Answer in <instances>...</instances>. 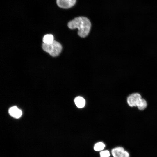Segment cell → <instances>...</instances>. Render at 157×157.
<instances>
[{
	"label": "cell",
	"instance_id": "obj_11",
	"mask_svg": "<svg viewBox=\"0 0 157 157\" xmlns=\"http://www.w3.org/2000/svg\"><path fill=\"white\" fill-rule=\"evenodd\" d=\"M100 154L101 157H109L110 155L109 152L108 150L101 151Z\"/></svg>",
	"mask_w": 157,
	"mask_h": 157
},
{
	"label": "cell",
	"instance_id": "obj_8",
	"mask_svg": "<svg viewBox=\"0 0 157 157\" xmlns=\"http://www.w3.org/2000/svg\"><path fill=\"white\" fill-rule=\"evenodd\" d=\"M54 37L51 34H47L45 35L43 39V43L48 44L54 41Z\"/></svg>",
	"mask_w": 157,
	"mask_h": 157
},
{
	"label": "cell",
	"instance_id": "obj_2",
	"mask_svg": "<svg viewBox=\"0 0 157 157\" xmlns=\"http://www.w3.org/2000/svg\"><path fill=\"white\" fill-rule=\"evenodd\" d=\"M42 47L44 51L53 57L58 56L60 53L62 48L61 44L55 40L49 44L43 43Z\"/></svg>",
	"mask_w": 157,
	"mask_h": 157
},
{
	"label": "cell",
	"instance_id": "obj_6",
	"mask_svg": "<svg viewBox=\"0 0 157 157\" xmlns=\"http://www.w3.org/2000/svg\"><path fill=\"white\" fill-rule=\"evenodd\" d=\"M9 114L14 118L18 119L20 118L22 114V110L16 106H13L9 109Z\"/></svg>",
	"mask_w": 157,
	"mask_h": 157
},
{
	"label": "cell",
	"instance_id": "obj_1",
	"mask_svg": "<svg viewBox=\"0 0 157 157\" xmlns=\"http://www.w3.org/2000/svg\"><path fill=\"white\" fill-rule=\"evenodd\" d=\"M68 27L72 29L77 28L78 33L81 37L85 38L89 34L91 27V23L89 19L84 16L74 18L68 23Z\"/></svg>",
	"mask_w": 157,
	"mask_h": 157
},
{
	"label": "cell",
	"instance_id": "obj_10",
	"mask_svg": "<svg viewBox=\"0 0 157 157\" xmlns=\"http://www.w3.org/2000/svg\"><path fill=\"white\" fill-rule=\"evenodd\" d=\"M147 106L146 101L143 99H142L140 105L138 107V109L140 110H143L146 108Z\"/></svg>",
	"mask_w": 157,
	"mask_h": 157
},
{
	"label": "cell",
	"instance_id": "obj_7",
	"mask_svg": "<svg viewBox=\"0 0 157 157\" xmlns=\"http://www.w3.org/2000/svg\"><path fill=\"white\" fill-rule=\"evenodd\" d=\"M74 102L76 106L79 108L83 107L85 104L84 99L81 97H78L74 99Z\"/></svg>",
	"mask_w": 157,
	"mask_h": 157
},
{
	"label": "cell",
	"instance_id": "obj_4",
	"mask_svg": "<svg viewBox=\"0 0 157 157\" xmlns=\"http://www.w3.org/2000/svg\"><path fill=\"white\" fill-rule=\"evenodd\" d=\"M111 152L113 157H130L129 153L121 147L114 148L112 150Z\"/></svg>",
	"mask_w": 157,
	"mask_h": 157
},
{
	"label": "cell",
	"instance_id": "obj_9",
	"mask_svg": "<svg viewBox=\"0 0 157 157\" xmlns=\"http://www.w3.org/2000/svg\"><path fill=\"white\" fill-rule=\"evenodd\" d=\"M105 145L102 142H99L95 144L94 149L96 151H100L104 149Z\"/></svg>",
	"mask_w": 157,
	"mask_h": 157
},
{
	"label": "cell",
	"instance_id": "obj_5",
	"mask_svg": "<svg viewBox=\"0 0 157 157\" xmlns=\"http://www.w3.org/2000/svg\"><path fill=\"white\" fill-rule=\"evenodd\" d=\"M76 0H56L57 6L60 8L67 9L73 6L76 3Z\"/></svg>",
	"mask_w": 157,
	"mask_h": 157
},
{
	"label": "cell",
	"instance_id": "obj_3",
	"mask_svg": "<svg viewBox=\"0 0 157 157\" xmlns=\"http://www.w3.org/2000/svg\"><path fill=\"white\" fill-rule=\"evenodd\" d=\"M142 98L140 95L138 93H134L130 95L128 97L127 102L131 107L138 106Z\"/></svg>",
	"mask_w": 157,
	"mask_h": 157
}]
</instances>
